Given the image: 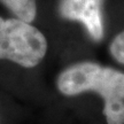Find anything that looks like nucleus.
<instances>
[{"instance_id":"obj_4","label":"nucleus","mask_w":124,"mask_h":124,"mask_svg":"<svg viewBox=\"0 0 124 124\" xmlns=\"http://www.w3.org/2000/svg\"><path fill=\"white\" fill-rule=\"evenodd\" d=\"M0 2L22 21L30 23L35 20L37 13L36 0H0Z\"/></svg>"},{"instance_id":"obj_2","label":"nucleus","mask_w":124,"mask_h":124,"mask_svg":"<svg viewBox=\"0 0 124 124\" xmlns=\"http://www.w3.org/2000/svg\"><path fill=\"white\" fill-rule=\"evenodd\" d=\"M46 51L47 41L37 28L20 18L0 17V59L32 68L43 60Z\"/></svg>"},{"instance_id":"obj_3","label":"nucleus","mask_w":124,"mask_h":124,"mask_svg":"<svg viewBox=\"0 0 124 124\" xmlns=\"http://www.w3.org/2000/svg\"><path fill=\"white\" fill-rule=\"evenodd\" d=\"M101 2L102 0H61L60 13L66 18L80 21L93 39L99 40L103 33Z\"/></svg>"},{"instance_id":"obj_6","label":"nucleus","mask_w":124,"mask_h":124,"mask_svg":"<svg viewBox=\"0 0 124 124\" xmlns=\"http://www.w3.org/2000/svg\"><path fill=\"white\" fill-rule=\"evenodd\" d=\"M113 56L121 63H124V31L116 37L110 45Z\"/></svg>"},{"instance_id":"obj_1","label":"nucleus","mask_w":124,"mask_h":124,"mask_svg":"<svg viewBox=\"0 0 124 124\" xmlns=\"http://www.w3.org/2000/svg\"><path fill=\"white\" fill-rule=\"evenodd\" d=\"M58 87L66 95L86 91L98 92L105 102L124 99V74L95 63L84 62L69 67L58 78Z\"/></svg>"},{"instance_id":"obj_5","label":"nucleus","mask_w":124,"mask_h":124,"mask_svg":"<svg viewBox=\"0 0 124 124\" xmlns=\"http://www.w3.org/2000/svg\"><path fill=\"white\" fill-rule=\"evenodd\" d=\"M103 114L108 124H124V101L115 100L105 102Z\"/></svg>"}]
</instances>
